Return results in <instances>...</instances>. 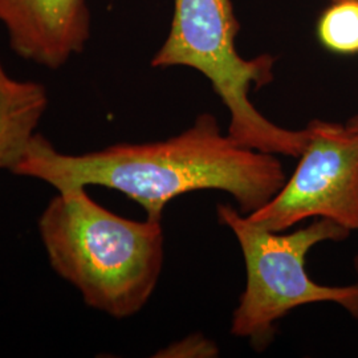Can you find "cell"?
Wrapping results in <instances>:
<instances>
[{"instance_id":"1","label":"cell","mask_w":358,"mask_h":358,"mask_svg":"<svg viewBox=\"0 0 358 358\" xmlns=\"http://www.w3.org/2000/svg\"><path fill=\"white\" fill-rule=\"evenodd\" d=\"M13 174L43 180L57 192L73 186L113 189L157 222H162L169 202L199 190L230 194L238 210L248 215L269 202L287 180L276 155L241 146L222 133L208 113L164 141L115 143L77 155L60 153L36 133Z\"/></svg>"},{"instance_id":"2","label":"cell","mask_w":358,"mask_h":358,"mask_svg":"<svg viewBox=\"0 0 358 358\" xmlns=\"http://www.w3.org/2000/svg\"><path fill=\"white\" fill-rule=\"evenodd\" d=\"M38 231L52 268L90 308L127 319L152 297L164 267L162 222L120 217L73 186L52 198Z\"/></svg>"},{"instance_id":"3","label":"cell","mask_w":358,"mask_h":358,"mask_svg":"<svg viewBox=\"0 0 358 358\" xmlns=\"http://www.w3.org/2000/svg\"><path fill=\"white\" fill-rule=\"evenodd\" d=\"M238 32L231 0H174L169 35L152 66H189L201 72L230 112L227 134L234 141L262 153L299 158L308 129L278 127L250 101L254 85L262 88L273 80L275 59L271 55L243 59L236 51Z\"/></svg>"},{"instance_id":"4","label":"cell","mask_w":358,"mask_h":358,"mask_svg":"<svg viewBox=\"0 0 358 358\" xmlns=\"http://www.w3.org/2000/svg\"><path fill=\"white\" fill-rule=\"evenodd\" d=\"M220 224L235 235L243 254L245 287L232 313L231 334L264 352L278 322L307 304L333 303L358 320V284L329 287L315 282L306 268L308 252L324 242H343L350 231L325 217L300 230L280 234L257 227L229 203L217 206Z\"/></svg>"},{"instance_id":"5","label":"cell","mask_w":358,"mask_h":358,"mask_svg":"<svg viewBox=\"0 0 358 358\" xmlns=\"http://www.w3.org/2000/svg\"><path fill=\"white\" fill-rule=\"evenodd\" d=\"M292 176L275 196L245 215L257 227L282 232L309 217L358 230V129L313 120Z\"/></svg>"},{"instance_id":"6","label":"cell","mask_w":358,"mask_h":358,"mask_svg":"<svg viewBox=\"0 0 358 358\" xmlns=\"http://www.w3.org/2000/svg\"><path fill=\"white\" fill-rule=\"evenodd\" d=\"M0 23L19 57L59 69L85 50L92 19L87 0H0Z\"/></svg>"},{"instance_id":"7","label":"cell","mask_w":358,"mask_h":358,"mask_svg":"<svg viewBox=\"0 0 358 358\" xmlns=\"http://www.w3.org/2000/svg\"><path fill=\"white\" fill-rule=\"evenodd\" d=\"M48 106V93L36 81L10 76L0 60V169L15 171Z\"/></svg>"},{"instance_id":"8","label":"cell","mask_w":358,"mask_h":358,"mask_svg":"<svg viewBox=\"0 0 358 358\" xmlns=\"http://www.w3.org/2000/svg\"><path fill=\"white\" fill-rule=\"evenodd\" d=\"M317 35L328 51L337 55H357V1L332 3L320 16Z\"/></svg>"},{"instance_id":"9","label":"cell","mask_w":358,"mask_h":358,"mask_svg":"<svg viewBox=\"0 0 358 358\" xmlns=\"http://www.w3.org/2000/svg\"><path fill=\"white\" fill-rule=\"evenodd\" d=\"M217 356L215 343L201 334H192L182 341L174 343L159 350L155 357H214Z\"/></svg>"},{"instance_id":"10","label":"cell","mask_w":358,"mask_h":358,"mask_svg":"<svg viewBox=\"0 0 358 358\" xmlns=\"http://www.w3.org/2000/svg\"><path fill=\"white\" fill-rule=\"evenodd\" d=\"M346 124H348V125H350V127H353V128L358 129V115H353L352 118H349Z\"/></svg>"},{"instance_id":"11","label":"cell","mask_w":358,"mask_h":358,"mask_svg":"<svg viewBox=\"0 0 358 358\" xmlns=\"http://www.w3.org/2000/svg\"><path fill=\"white\" fill-rule=\"evenodd\" d=\"M353 267H355V271H356V273H357L358 276V254L355 257V260H353Z\"/></svg>"},{"instance_id":"12","label":"cell","mask_w":358,"mask_h":358,"mask_svg":"<svg viewBox=\"0 0 358 358\" xmlns=\"http://www.w3.org/2000/svg\"><path fill=\"white\" fill-rule=\"evenodd\" d=\"M331 1L332 3H336V1H357L358 3V0H331Z\"/></svg>"}]
</instances>
